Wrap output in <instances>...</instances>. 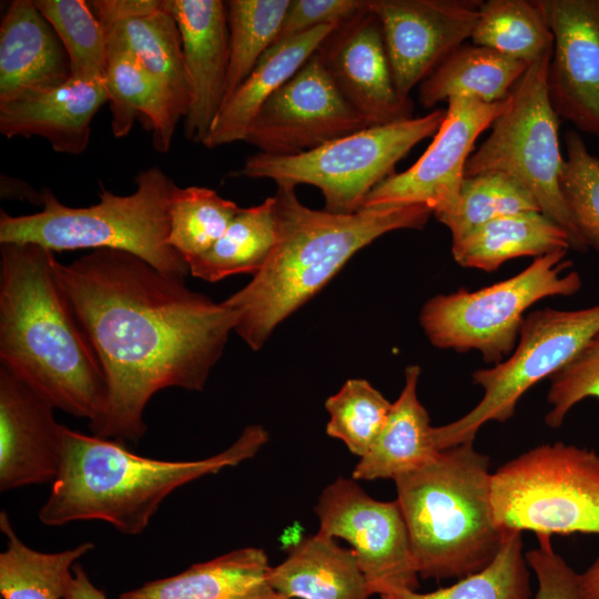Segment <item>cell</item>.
<instances>
[{
	"label": "cell",
	"instance_id": "44dd1931",
	"mask_svg": "<svg viewBox=\"0 0 599 599\" xmlns=\"http://www.w3.org/2000/svg\"><path fill=\"white\" fill-rule=\"evenodd\" d=\"M108 48L121 49L162 81L185 118L191 89L177 23L163 0L89 1Z\"/></svg>",
	"mask_w": 599,
	"mask_h": 599
},
{
	"label": "cell",
	"instance_id": "f6af8a7d",
	"mask_svg": "<svg viewBox=\"0 0 599 599\" xmlns=\"http://www.w3.org/2000/svg\"><path fill=\"white\" fill-rule=\"evenodd\" d=\"M583 599H599V555L582 573H579Z\"/></svg>",
	"mask_w": 599,
	"mask_h": 599
},
{
	"label": "cell",
	"instance_id": "cb8c5ba5",
	"mask_svg": "<svg viewBox=\"0 0 599 599\" xmlns=\"http://www.w3.org/2000/svg\"><path fill=\"white\" fill-rule=\"evenodd\" d=\"M271 586L287 599H369L372 591L355 552L317 532L298 540L271 567Z\"/></svg>",
	"mask_w": 599,
	"mask_h": 599
},
{
	"label": "cell",
	"instance_id": "603a6c76",
	"mask_svg": "<svg viewBox=\"0 0 599 599\" xmlns=\"http://www.w3.org/2000/svg\"><path fill=\"white\" fill-rule=\"evenodd\" d=\"M270 570L265 551L246 547L149 581L119 599H287L271 586Z\"/></svg>",
	"mask_w": 599,
	"mask_h": 599
},
{
	"label": "cell",
	"instance_id": "d4e9b609",
	"mask_svg": "<svg viewBox=\"0 0 599 599\" xmlns=\"http://www.w3.org/2000/svg\"><path fill=\"white\" fill-rule=\"evenodd\" d=\"M336 27H317L272 45L224 102L203 145L214 149L245 141L263 104L300 70Z\"/></svg>",
	"mask_w": 599,
	"mask_h": 599
},
{
	"label": "cell",
	"instance_id": "3957f363",
	"mask_svg": "<svg viewBox=\"0 0 599 599\" xmlns=\"http://www.w3.org/2000/svg\"><path fill=\"white\" fill-rule=\"evenodd\" d=\"M276 185L273 251L252 281L223 301L237 316L234 332L254 351L357 251L388 232L423 229L433 214L425 205L364 206L335 214L305 206L293 184Z\"/></svg>",
	"mask_w": 599,
	"mask_h": 599
},
{
	"label": "cell",
	"instance_id": "8fae6325",
	"mask_svg": "<svg viewBox=\"0 0 599 599\" xmlns=\"http://www.w3.org/2000/svg\"><path fill=\"white\" fill-rule=\"evenodd\" d=\"M598 329L599 304L571 311L544 308L528 314L510 356L494 367L473 373V383L484 392L478 404L460 418L433 428L438 450L474 443L486 423L511 418L521 396L567 365Z\"/></svg>",
	"mask_w": 599,
	"mask_h": 599
},
{
	"label": "cell",
	"instance_id": "5bb4252c",
	"mask_svg": "<svg viewBox=\"0 0 599 599\" xmlns=\"http://www.w3.org/2000/svg\"><path fill=\"white\" fill-rule=\"evenodd\" d=\"M447 104L446 115L423 155L406 171L394 173L373 189L363 207L425 205L435 217L457 209L475 142L506 109L508 98L485 103L470 97H453Z\"/></svg>",
	"mask_w": 599,
	"mask_h": 599
},
{
	"label": "cell",
	"instance_id": "1f68e13d",
	"mask_svg": "<svg viewBox=\"0 0 599 599\" xmlns=\"http://www.w3.org/2000/svg\"><path fill=\"white\" fill-rule=\"evenodd\" d=\"M470 40L527 63L554 47L551 30L536 0L481 1Z\"/></svg>",
	"mask_w": 599,
	"mask_h": 599
},
{
	"label": "cell",
	"instance_id": "6da1fadb",
	"mask_svg": "<svg viewBox=\"0 0 599 599\" xmlns=\"http://www.w3.org/2000/svg\"><path fill=\"white\" fill-rule=\"evenodd\" d=\"M58 275L104 372L108 404L93 435L136 443L158 392L202 390L237 316L185 278L122 251L94 250Z\"/></svg>",
	"mask_w": 599,
	"mask_h": 599
},
{
	"label": "cell",
	"instance_id": "8d00e7d4",
	"mask_svg": "<svg viewBox=\"0 0 599 599\" xmlns=\"http://www.w3.org/2000/svg\"><path fill=\"white\" fill-rule=\"evenodd\" d=\"M33 1L61 41L69 59L71 77H103L108 63V42L89 1Z\"/></svg>",
	"mask_w": 599,
	"mask_h": 599
},
{
	"label": "cell",
	"instance_id": "8992f818",
	"mask_svg": "<svg viewBox=\"0 0 599 599\" xmlns=\"http://www.w3.org/2000/svg\"><path fill=\"white\" fill-rule=\"evenodd\" d=\"M176 187L164 171L151 166L138 173L133 193L118 195L101 187L99 202L91 206L64 205L43 189L40 212L13 216L0 211V244L32 243L52 252L122 251L185 278L189 265L169 244L170 205Z\"/></svg>",
	"mask_w": 599,
	"mask_h": 599
},
{
	"label": "cell",
	"instance_id": "4dcf8cb0",
	"mask_svg": "<svg viewBox=\"0 0 599 599\" xmlns=\"http://www.w3.org/2000/svg\"><path fill=\"white\" fill-rule=\"evenodd\" d=\"M0 529L8 539L0 554L2 599H64L77 560L94 548L85 541L59 552L34 550L20 540L4 510Z\"/></svg>",
	"mask_w": 599,
	"mask_h": 599
},
{
	"label": "cell",
	"instance_id": "30bf717a",
	"mask_svg": "<svg viewBox=\"0 0 599 599\" xmlns=\"http://www.w3.org/2000/svg\"><path fill=\"white\" fill-rule=\"evenodd\" d=\"M567 251L536 257L517 275L490 286L429 298L419 315L427 338L438 348L477 351L485 362L500 363L515 349L529 307L580 290V274L568 271L572 262L566 260Z\"/></svg>",
	"mask_w": 599,
	"mask_h": 599
},
{
	"label": "cell",
	"instance_id": "484cf974",
	"mask_svg": "<svg viewBox=\"0 0 599 599\" xmlns=\"http://www.w3.org/2000/svg\"><path fill=\"white\" fill-rule=\"evenodd\" d=\"M104 79L113 135H128L140 118L152 131L153 148L166 153L183 115L165 84L132 54L114 48H108Z\"/></svg>",
	"mask_w": 599,
	"mask_h": 599
},
{
	"label": "cell",
	"instance_id": "b9f144b4",
	"mask_svg": "<svg viewBox=\"0 0 599 599\" xmlns=\"http://www.w3.org/2000/svg\"><path fill=\"white\" fill-rule=\"evenodd\" d=\"M367 3L368 0H291L274 44L317 27L339 26Z\"/></svg>",
	"mask_w": 599,
	"mask_h": 599
},
{
	"label": "cell",
	"instance_id": "e575fe53",
	"mask_svg": "<svg viewBox=\"0 0 599 599\" xmlns=\"http://www.w3.org/2000/svg\"><path fill=\"white\" fill-rule=\"evenodd\" d=\"M240 210L212 189L177 186L170 205V246L189 263L213 246Z\"/></svg>",
	"mask_w": 599,
	"mask_h": 599
},
{
	"label": "cell",
	"instance_id": "e0dca14e",
	"mask_svg": "<svg viewBox=\"0 0 599 599\" xmlns=\"http://www.w3.org/2000/svg\"><path fill=\"white\" fill-rule=\"evenodd\" d=\"M334 84L370 125L413 119L396 90L382 24L367 7L337 26L316 50Z\"/></svg>",
	"mask_w": 599,
	"mask_h": 599
},
{
	"label": "cell",
	"instance_id": "7402d4cb",
	"mask_svg": "<svg viewBox=\"0 0 599 599\" xmlns=\"http://www.w3.org/2000/svg\"><path fill=\"white\" fill-rule=\"evenodd\" d=\"M70 77L65 50L34 1H12L0 24V102Z\"/></svg>",
	"mask_w": 599,
	"mask_h": 599
},
{
	"label": "cell",
	"instance_id": "5b68a950",
	"mask_svg": "<svg viewBox=\"0 0 599 599\" xmlns=\"http://www.w3.org/2000/svg\"><path fill=\"white\" fill-rule=\"evenodd\" d=\"M489 463L465 443L394 479L419 577L460 579L497 555L502 531L491 515Z\"/></svg>",
	"mask_w": 599,
	"mask_h": 599
},
{
	"label": "cell",
	"instance_id": "2e32d148",
	"mask_svg": "<svg viewBox=\"0 0 599 599\" xmlns=\"http://www.w3.org/2000/svg\"><path fill=\"white\" fill-rule=\"evenodd\" d=\"M554 37L548 97L559 118L599 139V0H536Z\"/></svg>",
	"mask_w": 599,
	"mask_h": 599
},
{
	"label": "cell",
	"instance_id": "83f0119b",
	"mask_svg": "<svg viewBox=\"0 0 599 599\" xmlns=\"http://www.w3.org/2000/svg\"><path fill=\"white\" fill-rule=\"evenodd\" d=\"M571 248L569 234L539 211L495 219L451 242L454 260L463 267L491 273L505 262Z\"/></svg>",
	"mask_w": 599,
	"mask_h": 599
},
{
	"label": "cell",
	"instance_id": "ba28073f",
	"mask_svg": "<svg viewBox=\"0 0 599 599\" xmlns=\"http://www.w3.org/2000/svg\"><path fill=\"white\" fill-rule=\"evenodd\" d=\"M551 54L552 50L528 65L488 138L470 154L465 176L502 172L516 177L534 195L540 212L566 230L571 248L585 252L589 247L560 185L565 159L559 143V116L547 90Z\"/></svg>",
	"mask_w": 599,
	"mask_h": 599
},
{
	"label": "cell",
	"instance_id": "ac0fdd59",
	"mask_svg": "<svg viewBox=\"0 0 599 599\" xmlns=\"http://www.w3.org/2000/svg\"><path fill=\"white\" fill-rule=\"evenodd\" d=\"M163 2L179 27L191 89L184 135L189 141L204 144L226 95L230 64L226 1Z\"/></svg>",
	"mask_w": 599,
	"mask_h": 599
},
{
	"label": "cell",
	"instance_id": "ab89813d",
	"mask_svg": "<svg viewBox=\"0 0 599 599\" xmlns=\"http://www.w3.org/2000/svg\"><path fill=\"white\" fill-rule=\"evenodd\" d=\"M547 426L558 428L573 406L586 398L599 399V329L573 358L550 377Z\"/></svg>",
	"mask_w": 599,
	"mask_h": 599
},
{
	"label": "cell",
	"instance_id": "4316f807",
	"mask_svg": "<svg viewBox=\"0 0 599 599\" xmlns=\"http://www.w3.org/2000/svg\"><path fill=\"white\" fill-rule=\"evenodd\" d=\"M418 365L405 369L404 387L369 451L353 470V479H395L436 457L429 415L417 396Z\"/></svg>",
	"mask_w": 599,
	"mask_h": 599
},
{
	"label": "cell",
	"instance_id": "d6986e66",
	"mask_svg": "<svg viewBox=\"0 0 599 599\" xmlns=\"http://www.w3.org/2000/svg\"><path fill=\"white\" fill-rule=\"evenodd\" d=\"M54 407L0 366V490L53 483L61 465L62 427Z\"/></svg>",
	"mask_w": 599,
	"mask_h": 599
},
{
	"label": "cell",
	"instance_id": "7c38bea8",
	"mask_svg": "<svg viewBox=\"0 0 599 599\" xmlns=\"http://www.w3.org/2000/svg\"><path fill=\"white\" fill-rule=\"evenodd\" d=\"M318 532L351 544L372 595L418 588L407 526L397 500L380 501L354 479L337 478L321 494Z\"/></svg>",
	"mask_w": 599,
	"mask_h": 599
},
{
	"label": "cell",
	"instance_id": "7bdbcfd3",
	"mask_svg": "<svg viewBox=\"0 0 599 599\" xmlns=\"http://www.w3.org/2000/svg\"><path fill=\"white\" fill-rule=\"evenodd\" d=\"M0 195L3 200L27 201L42 205V191L39 192L28 182L7 174L0 175Z\"/></svg>",
	"mask_w": 599,
	"mask_h": 599
},
{
	"label": "cell",
	"instance_id": "ffe728a7",
	"mask_svg": "<svg viewBox=\"0 0 599 599\" xmlns=\"http://www.w3.org/2000/svg\"><path fill=\"white\" fill-rule=\"evenodd\" d=\"M105 103L104 75L70 77L60 84L0 102V132L8 139L39 136L55 152L80 155L88 149L92 120Z\"/></svg>",
	"mask_w": 599,
	"mask_h": 599
},
{
	"label": "cell",
	"instance_id": "52a82bcc",
	"mask_svg": "<svg viewBox=\"0 0 599 599\" xmlns=\"http://www.w3.org/2000/svg\"><path fill=\"white\" fill-rule=\"evenodd\" d=\"M491 515L500 531L599 536V454L556 441L491 474Z\"/></svg>",
	"mask_w": 599,
	"mask_h": 599
},
{
	"label": "cell",
	"instance_id": "74e56055",
	"mask_svg": "<svg viewBox=\"0 0 599 599\" xmlns=\"http://www.w3.org/2000/svg\"><path fill=\"white\" fill-rule=\"evenodd\" d=\"M392 404L366 379H348L325 402L329 414L326 433L362 458L377 439Z\"/></svg>",
	"mask_w": 599,
	"mask_h": 599
},
{
	"label": "cell",
	"instance_id": "ee69618b",
	"mask_svg": "<svg viewBox=\"0 0 599 599\" xmlns=\"http://www.w3.org/2000/svg\"><path fill=\"white\" fill-rule=\"evenodd\" d=\"M64 599H106V596L90 580L84 568L75 564Z\"/></svg>",
	"mask_w": 599,
	"mask_h": 599
},
{
	"label": "cell",
	"instance_id": "9a60e30c",
	"mask_svg": "<svg viewBox=\"0 0 599 599\" xmlns=\"http://www.w3.org/2000/svg\"><path fill=\"white\" fill-rule=\"evenodd\" d=\"M480 0H369L383 30L395 87L410 99L450 53L471 38Z\"/></svg>",
	"mask_w": 599,
	"mask_h": 599
},
{
	"label": "cell",
	"instance_id": "f1b7e54d",
	"mask_svg": "<svg viewBox=\"0 0 599 599\" xmlns=\"http://www.w3.org/2000/svg\"><path fill=\"white\" fill-rule=\"evenodd\" d=\"M529 64L486 47L463 44L418 85V101L425 108L453 97L496 103L508 98Z\"/></svg>",
	"mask_w": 599,
	"mask_h": 599
},
{
	"label": "cell",
	"instance_id": "f35d334b",
	"mask_svg": "<svg viewBox=\"0 0 599 599\" xmlns=\"http://www.w3.org/2000/svg\"><path fill=\"white\" fill-rule=\"evenodd\" d=\"M565 144L561 190L588 247L599 252V159L576 130L565 134Z\"/></svg>",
	"mask_w": 599,
	"mask_h": 599
},
{
	"label": "cell",
	"instance_id": "7a4b0ae2",
	"mask_svg": "<svg viewBox=\"0 0 599 599\" xmlns=\"http://www.w3.org/2000/svg\"><path fill=\"white\" fill-rule=\"evenodd\" d=\"M58 264L41 245L0 244L1 366L54 409L92 425L106 408V380Z\"/></svg>",
	"mask_w": 599,
	"mask_h": 599
},
{
	"label": "cell",
	"instance_id": "60d3db41",
	"mask_svg": "<svg viewBox=\"0 0 599 599\" xmlns=\"http://www.w3.org/2000/svg\"><path fill=\"white\" fill-rule=\"evenodd\" d=\"M538 546L526 552L538 588L535 599H583L577 573L552 547L549 535H536Z\"/></svg>",
	"mask_w": 599,
	"mask_h": 599
},
{
	"label": "cell",
	"instance_id": "d6a6232c",
	"mask_svg": "<svg viewBox=\"0 0 599 599\" xmlns=\"http://www.w3.org/2000/svg\"><path fill=\"white\" fill-rule=\"evenodd\" d=\"M528 567L522 532L505 530L497 555L481 570L432 592L402 589L382 596L380 599H530Z\"/></svg>",
	"mask_w": 599,
	"mask_h": 599
},
{
	"label": "cell",
	"instance_id": "f546056e",
	"mask_svg": "<svg viewBox=\"0 0 599 599\" xmlns=\"http://www.w3.org/2000/svg\"><path fill=\"white\" fill-rule=\"evenodd\" d=\"M274 197L241 207L222 236L201 256L187 263L190 273L214 283L237 274L258 273L276 242Z\"/></svg>",
	"mask_w": 599,
	"mask_h": 599
},
{
	"label": "cell",
	"instance_id": "277c9868",
	"mask_svg": "<svg viewBox=\"0 0 599 599\" xmlns=\"http://www.w3.org/2000/svg\"><path fill=\"white\" fill-rule=\"evenodd\" d=\"M267 440L263 426L250 425L219 454L170 461L142 457L119 440L63 426L60 470L39 519L47 526L100 520L125 535L141 534L172 491L254 457Z\"/></svg>",
	"mask_w": 599,
	"mask_h": 599
},
{
	"label": "cell",
	"instance_id": "9c48e42d",
	"mask_svg": "<svg viewBox=\"0 0 599 599\" xmlns=\"http://www.w3.org/2000/svg\"><path fill=\"white\" fill-rule=\"evenodd\" d=\"M445 115L446 110L438 109L420 118L369 126L292 156L256 152L232 175L313 185L324 197V210L351 214L363 207L372 190L394 174L396 164L416 144L437 132Z\"/></svg>",
	"mask_w": 599,
	"mask_h": 599
},
{
	"label": "cell",
	"instance_id": "836d02e7",
	"mask_svg": "<svg viewBox=\"0 0 599 599\" xmlns=\"http://www.w3.org/2000/svg\"><path fill=\"white\" fill-rule=\"evenodd\" d=\"M526 211L540 207L522 183L507 173L485 172L465 176L457 209L436 219L456 242L495 219Z\"/></svg>",
	"mask_w": 599,
	"mask_h": 599
},
{
	"label": "cell",
	"instance_id": "d590c367",
	"mask_svg": "<svg viewBox=\"0 0 599 599\" xmlns=\"http://www.w3.org/2000/svg\"><path fill=\"white\" fill-rule=\"evenodd\" d=\"M290 3L291 0L226 1L230 64L225 101L274 44Z\"/></svg>",
	"mask_w": 599,
	"mask_h": 599
},
{
	"label": "cell",
	"instance_id": "4fadbf2b",
	"mask_svg": "<svg viewBox=\"0 0 599 599\" xmlns=\"http://www.w3.org/2000/svg\"><path fill=\"white\" fill-rule=\"evenodd\" d=\"M369 126L341 94L315 52L263 104L245 141L261 153L292 156Z\"/></svg>",
	"mask_w": 599,
	"mask_h": 599
}]
</instances>
